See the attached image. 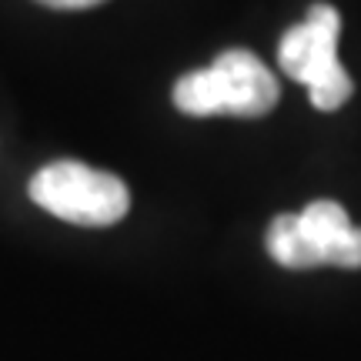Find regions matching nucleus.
Here are the masks:
<instances>
[{
    "label": "nucleus",
    "instance_id": "nucleus-2",
    "mask_svg": "<svg viewBox=\"0 0 361 361\" xmlns=\"http://www.w3.org/2000/svg\"><path fill=\"white\" fill-rule=\"evenodd\" d=\"M268 255L281 268H361V228L335 201H314L301 214H281L268 228Z\"/></svg>",
    "mask_w": 361,
    "mask_h": 361
},
{
    "label": "nucleus",
    "instance_id": "nucleus-4",
    "mask_svg": "<svg viewBox=\"0 0 361 361\" xmlns=\"http://www.w3.org/2000/svg\"><path fill=\"white\" fill-rule=\"evenodd\" d=\"M30 201L54 218L80 228H107L128 214L130 194L124 180L78 161H57L40 168L30 180Z\"/></svg>",
    "mask_w": 361,
    "mask_h": 361
},
{
    "label": "nucleus",
    "instance_id": "nucleus-5",
    "mask_svg": "<svg viewBox=\"0 0 361 361\" xmlns=\"http://www.w3.org/2000/svg\"><path fill=\"white\" fill-rule=\"evenodd\" d=\"M44 7H54V11H84V7H94L101 0H40Z\"/></svg>",
    "mask_w": 361,
    "mask_h": 361
},
{
    "label": "nucleus",
    "instance_id": "nucleus-3",
    "mask_svg": "<svg viewBox=\"0 0 361 361\" xmlns=\"http://www.w3.org/2000/svg\"><path fill=\"white\" fill-rule=\"evenodd\" d=\"M341 17L328 4H314L308 20L295 24L278 44V64L291 80L311 90L318 111H338L351 97V78L338 61Z\"/></svg>",
    "mask_w": 361,
    "mask_h": 361
},
{
    "label": "nucleus",
    "instance_id": "nucleus-1",
    "mask_svg": "<svg viewBox=\"0 0 361 361\" xmlns=\"http://www.w3.org/2000/svg\"><path fill=\"white\" fill-rule=\"evenodd\" d=\"M278 80L251 51H224L211 67L174 84V107L191 117H261L278 104Z\"/></svg>",
    "mask_w": 361,
    "mask_h": 361
}]
</instances>
